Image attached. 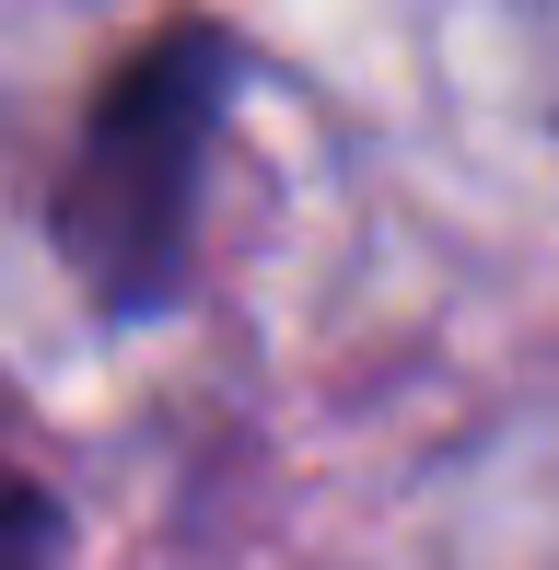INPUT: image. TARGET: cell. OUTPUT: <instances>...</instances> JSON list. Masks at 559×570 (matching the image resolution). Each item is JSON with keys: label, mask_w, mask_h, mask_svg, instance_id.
Masks as SVG:
<instances>
[{"label": "cell", "mask_w": 559, "mask_h": 570, "mask_svg": "<svg viewBox=\"0 0 559 570\" xmlns=\"http://www.w3.org/2000/svg\"><path fill=\"white\" fill-rule=\"evenodd\" d=\"M234 23L175 12L106 70L82 117V151L59 175V256L106 315H151L187 292V233H198V175H210L222 106H234Z\"/></svg>", "instance_id": "6da1fadb"}]
</instances>
